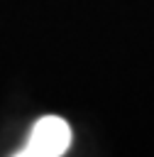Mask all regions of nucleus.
Listing matches in <instances>:
<instances>
[{"label": "nucleus", "instance_id": "obj_1", "mask_svg": "<svg viewBox=\"0 0 154 157\" xmlns=\"http://www.w3.org/2000/svg\"><path fill=\"white\" fill-rule=\"evenodd\" d=\"M68 142H71L68 123L59 115H46L34 125L20 155L22 157H59L68 150Z\"/></svg>", "mask_w": 154, "mask_h": 157}]
</instances>
